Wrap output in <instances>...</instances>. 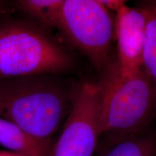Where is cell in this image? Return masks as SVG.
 I'll return each instance as SVG.
<instances>
[{
  "mask_svg": "<svg viewBox=\"0 0 156 156\" xmlns=\"http://www.w3.org/2000/svg\"><path fill=\"white\" fill-rule=\"evenodd\" d=\"M75 89L50 75L0 80V118L51 142L69 114Z\"/></svg>",
  "mask_w": 156,
  "mask_h": 156,
  "instance_id": "6da1fadb",
  "label": "cell"
},
{
  "mask_svg": "<svg viewBox=\"0 0 156 156\" xmlns=\"http://www.w3.org/2000/svg\"><path fill=\"white\" fill-rule=\"evenodd\" d=\"M98 83L101 136L110 140L141 133L156 113V85L142 68L108 62Z\"/></svg>",
  "mask_w": 156,
  "mask_h": 156,
  "instance_id": "7a4b0ae2",
  "label": "cell"
},
{
  "mask_svg": "<svg viewBox=\"0 0 156 156\" xmlns=\"http://www.w3.org/2000/svg\"><path fill=\"white\" fill-rule=\"evenodd\" d=\"M73 66L70 54L41 28L20 20L0 23V80L53 75Z\"/></svg>",
  "mask_w": 156,
  "mask_h": 156,
  "instance_id": "3957f363",
  "label": "cell"
},
{
  "mask_svg": "<svg viewBox=\"0 0 156 156\" xmlns=\"http://www.w3.org/2000/svg\"><path fill=\"white\" fill-rule=\"evenodd\" d=\"M56 28L97 71L110 61L114 18L99 0H64Z\"/></svg>",
  "mask_w": 156,
  "mask_h": 156,
  "instance_id": "277c9868",
  "label": "cell"
},
{
  "mask_svg": "<svg viewBox=\"0 0 156 156\" xmlns=\"http://www.w3.org/2000/svg\"><path fill=\"white\" fill-rule=\"evenodd\" d=\"M98 84L85 82L75 86L71 109L50 156H94L100 127Z\"/></svg>",
  "mask_w": 156,
  "mask_h": 156,
  "instance_id": "5b68a950",
  "label": "cell"
},
{
  "mask_svg": "<svg viewBox=\"0 0 156 156\" xmlns=\"http://www.w3.org/2000/svg\"><path fill=\"white\" fill-rule=\"evenodd\" d=\"M114 17V38L117 44V60L128 68H142L147 13L140 5L131 7L126 4Z\"/></svg>",
  "mask_w": 156,
  "mask_h": 156,
  "instance_id": "8992f818",
  "label": "cell"
},
{
  "mask_svg": "<svg viewBox=\"0 0 156 156\" xmlns=\"http://www.w3.org/2000/svg\"><path fill=\"white\" fill-rule=\"evenodd\" d=\"M0 145L9 151L28 156H50L51 145L31 136L20 127L0 118Z\"/></svg>",
  "mask_w": 156,
  "mask_h": 156,
  "instance_id": "52a82bcc",
  "label": "cell"
},
{
  "mask_svg": "<svg viewBox=\"0 0 156 156\" xmlns=\"http://www.w3.org/2000/svg\"><path fill=\"white\" fill-rule=\"evenodd\" d=\"M97 156H156V137L139 133L110 140Z\"/></svg>",
  "mask_w": 156,
  "mask_h": 156,
  "instance_id": "ba28073f",
  "label": "cell"
},
{
  "mask_svg": "<svg viewBox=\"0 0 156 156\" xmlns=\"http://www.w3.org/2000/svg\"><path fill=\"white\" fill-rule=\"evenodd\" d=\"M147 13L142 69L156 85V1L141 3Z\"/></svg>",
  "mask_w": 156,
  "mask_h": 156,
  "instance_id": "9c48e42d",
  "label": "cell"
},
{
  "mask_svg": "<svg viewBox=\"0 0 156 156\" xmlns=\"http://www.w3.org/2000/svg\"><path fill=\"white\" fill-rule=\"evenodd\" d=\"M62 0H21L19 8L46 28H56Z\"/></svg>",
  "mask_w": 156,
  "mask_h": 156,
  "instance_id": "30bf717a",
  "label": "cell"
},
{
  "mask_svg": "<svg viewBox=\"0 0 156 156\" xmlns=\"http://www.w3.org/2000/svg\"><path fill=\"white\" fill-rule=\"evenodd\" d=\"M99 1L110 12L115 13H116L121 7L126 4L125 1H122V0H99Z\"/></svg>",
  "mask_w": 156,
  "mask_h": 156,
  "instance_id": "8fae6325",
  "label": "cell"
},
{
  "mask_svg": "<svg viewBox=\"0 0 156 156\" xmlns=\"http://www.w3.org/2000/svg\"><path fill=\"white\" fill-rule=\"evenodd\" d=\"M0 156H28L9 151H0Z\"/></svg>",
  "mask_w": 156,
  "mask_h": 156,
  "instance_id": "7c38bea8",
  "label": "cell"
}]
</instances>
